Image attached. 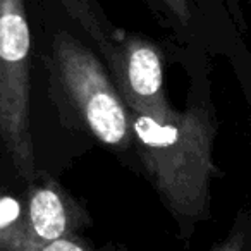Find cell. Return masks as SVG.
<instances>
[{"label":"cell","mask_w":251,"mask_h":251,"mask_svg":"<svg viewBox=\"0 0 251 251\" xmlns=\"http://www.w3.org/2000/svg\"><path fill=\"white\" fill-rule=\"evenodd\" d=\"M53 50L64 88L91 134L110 147H127L131 114L97 57L66 33L57 35Z\"/></svg>","instance_id":"obj_3"},{"label":"cell","mask_w":251,"mask_h":251,"mask_svg":"<svg viewBox=\"0 0 251 251\" xmlns=\"http://www.w3.org/2000/svg\"><path fill=\"white\" fill-rule=\"evenodd\" d=\"M131 133L143 164L176 217L198 220L208 212L215 126L203 107L176 110L158 121L131 112Z\"/></svg>","instance_id":"obj_1"},{"label":"cell","mask_w":251,"mask_h":251,"mask_svg":"<svg viewBox=\"0 0 251 251\" xmlns=\"http://www.w3.org/2000/svg\"><path fill=\"white\" fill-rule=\"evenodd\" d=\"M29 52L31 35L25 0H0V138L25 179L35 174Z\"/></svg>","instance_id":"obj_2"},{"label":"cell","mask_w":251,"mask_h":251,"mask_svg":"<svg viewBox=\"0 0 251 251\" xmlns=\"http://www.w3.org/2000/svg\"><path fill=\"white\" fill-rule=\"evenodd\" d=\"M21 206L16 200H0V250L9 251H29V246L19 239L12 227L18 224Z\"/></svg>","instance_id":"obj_5"},{"label":"cell","mask_w":251,"mask_h":251,"mask_svg":"<svg viewBox=\"0 0 251 251\" xmlns=\"http://www.w3.org/2000/svg\"><path fill=\"white\" fill-rule=\"evenodd\" d=\"M164 4L171 12L176 16L179 23L184 28H188L189 21H191V7H189V0H164Z\"/></svg>","instance_id":"obj_6"},{"label":"cell","mask_w":251,"mask_h":251,"mask_svg":"<svg viewBox=\"0 0 251 251\" xmlns=\"http://www.w3.org/2000/svg\"><path fill=\"white\" fill-rule=\"evenodd\" d=\"M215 251H248L246 250V236L243 232L232 234L227 243H224L220 248H217Z\"/></svg>","instance_id":"obj_8"},{"label":"cell","mask_w":251,"mask_h":251,"mask_svg":"<svg viewBox=\"0 0 251 251\" xmlns=\"http://www.w3.org/2000/svg\"><path fill=\"white\" fill-rule=\"evenodd\" d=\"M36 251H86V248H83L79 243L67 237H60V239L50 241V243L40 246Z\"/></svg>","instance_id":"obj_7"},{"label":"cell","mask_w":251,"mask_h":251,"mask_svg":"<svg viewBox=\"0 0 251 251\" xmlns=\"http://www.w3.org/2000/svg\"><path fill=\"white\" fill-rule=\"evenodd\" d=\"M29 236L40 246L64 237L67 230L66 206L53 188H42L31 196L28 208Z\"/></svg>","instance_id":"obj_4"}]
</instances>
